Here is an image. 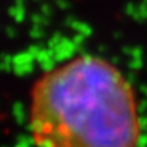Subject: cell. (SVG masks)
<instances>
[{"label": "cell", "mask_w": 147, "mask_h": 147, "mask_svg": "<svg viewBox=\"0 0 147 147\" xmlns=\"http://www.w3.org/2000/svg\"><path fill=\"white\" fill-rule=\"evenodd\" d=\"M29 128L38 147H136V95L115 64L80 55L34 82Z\"/></svg>", "instance_id": "cell-1"}]
</instances>
